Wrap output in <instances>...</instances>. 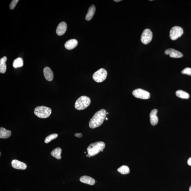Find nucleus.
<instances>
[{
    "mask_svg": "<svg viewBox=\"0 0 191 191\" xmlns=\"http://www.w3.org/2000/svg\"><path fill=\"white\" fill-rule=\"evenodd\" d=\"M107 112L105 109H102L97 111L90 120L89 127L91 129L97 128L102 124L105 120Z\"/></svg>",
    "mask_w": 191,
    "mask_h": 191,
    "instance_id": "1",
    "label": "nucleus"
},
{
    "mask_svg": "<svg viewBox=\"0 0 191 191\" xmlns=\"http://www.w3.org/2000/svg\"><path fill=\"white\" fill-rule=\"evenodd\" d=\"M105 147V143L103 141H97L91 143L87 148L88 154L90 157L94 156L103 150Z\"/></svg>",
    "mask_w": 191,
    "mask_h": 191,
    "instance_id": "2",
    "label": "nucleus"
},
{
    "mask_svg": "<svg viewBox=\"0 0 191 191\" xmlns=\"http://www.w3.org/2000/svg\"><path fill=\"white\" fill-rule=\"evenodd\" d=\"M52 112L50 108L46 106H38L34 109V113L35 116L40 118H46L50 116Z\"/></svg>",
    "mask_w": 191,
    "mask_h": 191,
    "instance_id": "3",
    "label": "nucleus"
},
{
    "mask_svg": "<svg viewBox=\"0 0 191 191\" xmlns=\"http://www.w3.org/2000/svg\"><path fill=\"white\" fill-rule=\"evenodd\" d=\"M91 103V100L89 97L85 95L80 97L76 101L75 107L78 110H83L87 108Z\"/></svg>",
    "mask_w": 191,
    "mask_h": 191,
    "instance_id": "4",
    "label": "nucleus"
},
{
    "mask_svg": "<svg viewBox=\"0 0 191 191\" xmlns=\"http://www.w3.org/2000/svg\"><path fill=\"white\" fill-rule=\"evenodd\" d=\"M107 75V71L104 69L101 68L93 74V79L95 82L101 83L105 80Z\"/></svg>",
    "mask_w": 191,
    "mask_h": 191,
    "instance_id": "5",
    "label": "nucleus"
},
{
    "mask_svg": "<svg viewBox=\"0 0 191 191\" xmlns=\"http://www.w3.org/2000/svg\"><path fill=\"white\" fill-rule=\"evenodd\" d=\"M183 33V28L179 26H174L169 32V37L171 40H175L181 37Z\"/></svg>",
    "mask_w": 191,
    "mask_h": 191,
    "instance_id": "6",
    "label": "nucleus"
},
{
    "mask_svg": "<svg viewBox=\"0 0 191 191\" xmlns=\"http://www.w3.org/2000/svg\"><path fill=\"white\" fill-rule=\"evenodd\" d=\"M132 94L136 98L146 100L150 98V93L146 90L137 88L133 91Z\"/></svg>",
    "mask_w": 191,
    "mask_h": 191,
    "instance_id": "7",
    "label": "nucleus"
},
{
    "mask_svg": "<svg viewBox=\"0 0 191 191\" xmlns=\"http://www.w3.org/2000/svg\"><path fill=\"white\" fill-rule=\"evenodd\" d=\"M153 33L149 29H146L143 31L141 37V41L143 44H147L151 41Z\"/></svg>",
    "mask_w": 191,
    "mask_h": 191,
    "instance_id": "8",
    "label": "nucleus"
},
{
    "mask_svg": "<svg viewBox=\"0 0 191 191\" xmlns=\"http://www.w3.org/2000/svg\"><path fill=\"white\" fill-rule=\"evenodd\" d=\"M164 53L166 55H169L172 58H179L182 57L183 54L181 52L174 49H169L165 50Z\"/></svg>",
    "mask_w": 191,
    "mask_h": 191,
    "instance_id": "9",
    "label": "nucleus"
},
{
    "mask_svg": "<svg viewBox=\"0 0 191 191\" xmlns=\"http://www.w3.org/2000/svg\"><path fill=\"white\" fill-rule=\"evenodd\" d=\"M67 29V24L66 23L62 22L58 24L56 30L57 34L59 36L63 35L66 31Z\"/></svg>",
    "mask_w": 191,
    "mask_h": 191,
    "instance_id": "10",
    "label": "nucleus"
},
{
    "mask_svg": "<svg viewBox=\"0 0 191 191\" xmlns=\"http://www.w3.org/2000/svg\"><path fill=\"white\" fill-rule=\"evenodd\" d=\"M43 73L45 78L48 81H51L54 78V73L52 70L49 67H45L44 69Z\"/></svg>",
    "mask_w": 191,
    "mask_h": 191,
    "instance_id": "11",
    "label": "nucleus"
},
{
    "mask_svg": "<svg viewBox=\"0 0 191 191\" xmlns=\"http://www.w3.org/2000/svg\"><path fill=\"white\" fill-rule=\"evenodd\" d=\"M11 164L12 167L17 169L24 170L26 169L27 168L26 164L17 160H12Z\"/></svg>",
    "mask_w": 191,
    "mask_h": 191,
    "instance_id": "12",
    "label": "nucleus"
},
{
    "mask_svg": "<svg viewBox=\"0 0 191 191\" xmlns=\"http://www.w3.org/2000/svg\"><path fill=\"white\" fill-rule=\"evenodd\" d=\"M157 109H154L150 113V122L152 125L155 126L158 123L159 119L157 116Z\"/></svg>",
    "mask_w": 191,
    "mask_h": 191,
    "instance_id": "13",
    "label": "nucleus"
},
{
    "mask_svg": "<svg viewBox=\"0 0 191 191\" xmlns=\"http://www.w3.org/2000/svg\"><path fill=\"white\" fill-rule=\"evenodd\" d=\"M78 42L75 39H72L65 42V48L71 50L75 48L78 45Z\"/></svg>",
    "mask_w": 191,
    "mask_h": 191,
    "instance_id": "14",
    "label": "nucleus"
},
{
    "mask_svg": "<svg viewBox=\"0 0 191 191\" xmlns=\"http://www.w3.org/2000/svg\"><path fill=\"white\" fill-rule=\"evenodd\" d=\"M80 180L82 183L88 184L90 185H93L95 183V181L93 178L91 177L86 176H84L81 177Z\"/></svg>",
    "mask_w": 191,
    "mask_h": 191,
    "instance_id": "15",
    "label": "nucleus"
},
{
    "mask_svg": "<svg viewBox=\"0 0 191 191\" xmlns=\"http://www.w3.org/2000/svg\"><path fill=\"white\" fill-rule=\"evenodd\" d=\"M11 132L10 131L7 130L3 127L0 128V138L6 139L11 136Z\"/></svg>",
    "mask_w": 191,
    "mask_h": 191,
    "instance_id": "16",
    "label": "nucleus"
},
{
    "mask_svg": "<svg viewBox=\"0 0 191 191\" xmlns=\"http://www.w3.org/2000/svg\"><path fill=\"white\" fill-rule=\"evenodd\" d=\"M95 8L94 5H92L88 9L87 14L86 16L85 19L87 21H90L93 18L94 15Z\"/></svg>",
    "mask_w": 191,
    "mask_h": 191,
    "instance_id": "17",
    "label": "nucleus"
},
{
    "mask_svg": "<svg viewBox=\"0 0 191 191\" xmlns=\"http://www.w3.org/2000/svg\"><path fill=\"white\" fill-rule=\"evenodd\" d=\"M7 57L4 56L0 60V72L2 74L5 73L6 71V62Z\"/></svg>",
    "mask_w": 191,
    "mask_h": 191,
    "instance_id": "18",
    "label": "nucleus"
},
{
    "mask_svg": "<svg viewBox=\"0 0 191 191\" xmlns=\"http://www.w3.org/2000/svg\"><path fill=\"white\" fill-rule=\"evenodd\" d=\"M62 149L61 148L58 147L55 149L51 152V155L57 159H61V154Z\"/></svg>",
    "mask_w": 191,
    "mask_h": 191,
    "instance_id": "19",
    "label": "nucleus"
},
{
    "mask_svg": "<svg viewBox=\"0 0 191 191\" xmlns=\"http://www.w3.org/2000/svg\"><path fill=\"white\" fill-rule=\"evenodd\" d=\"M176 94L179 98L183 99H188L190 97L189 94L182 90H178L176 92Z\"/></svg>",
    "mask_w": 191,
    "mask_h": 191,
    "instance_id": "20",
    "label": "nucleus"
},
{
    "mask_svg": "<svg viewBox=\"0 0 191 191\" xmlns=\"http://www.w3.org/2000/svg\"><path fill=\"white\" fill-rule=\"evenodd\" d=\"M118 172L122 174H129L130 172V170L128 166L123 165L121 166L118 169Z\"/></svg>",
    "mask_w": 191,
    "mask_h": 191,
    "instance_id": "21",
    "label": "nucleus"
},
{
    "mask_svg": "<svg viewBox=\"0 0 191 191\" xmlns=\"http://www.w3.org/2000/svg\"><path fill=\"white\" fill-rule=\"evenodd\" d=\"M24 63H23L22 59L21 58H18L14 61L13 66L15 68L22 67Z\"/></svg>",
    "mask_w": 191,
    "mask_h": 191,
    "instance_id": "22",
    "label": "nucleus"
},
{
    "mask_svg": "<svg viewBox=\"0 0 191 191\" xmlns=\"http://www.w3.org/2000/svg\"><path fill=\"white\" fill-rule=\"evenodd\" d=\"M58 135L56 134H50L47 136L45 140V142L48 143L50 142L52 140L56 139L58 137Z\"/></svg>",
    "mask_w": 191,
    "mask_h": 191,
    "instance_id": "23",
    "label": "nucleus"
},
{
    "mask_svg": "<svg viewBox=\"0 0 191 191\" xmlns=\"http://www.w3.org/2000/svg\"><path fill=\"white\" fill-rule=\"evenodd\" d=\"M182 74H187V75L191 76V68L187 67L182 70Z\"/></svg>",
    "mask_w": 191,
    "mask_h": 191,
    "instance_id": "24",
    "label": "nucleus"
},
{
    "mask_svg": "<svg viewBox=\"0 0 191 191\" xmlns=\"http://www.w3.org/2000/svg\"><path fill=\"white\" fill-rule=\"evenodd\" d=\"M19 1V0H13V1H12L10 5V9H14Z\"/></svg>",
    "mask_w": 191,
    "mask_h": 191,
    "instance_id": "25",
    "label": "nucleus"
},
{
    "mask_svg": "<svg viewBox=\"0 0 191 191\" xmlns=\"http://www.w3.org/2000/svg\"><path fill=\"white\" fill-rule=\"evenodd\" d=\"M75 137L78 138H81L82 137V134L81 133H77L75 134Z\"/></svg>",
    "mask_w": 191,
    "mask_h": 191,
    "instance_id": "26",
    "label": "nucleus"
},
{
    "mask_svg": "<svg viewBox=\"0 0 191 191\" xmlns=\"http://www.w3.org/2000/svg\"><path fill=\"white\" fill-rule=\"evenodd\" d=\"M187 164H188V165L191 166V157L188 159V160H187Z\"/></svg>",
    "mask_w": 191,
    "mask_h": 191,
    "instance_id": "27",
    "label": "nucleus"
},
{
    "mask_svg": "<svg viewBox=\"0 0 191 191\" xmlns=\"http://www.w3.org/2000/svg\"><path fill=\"white\" fill-rule=\"evenodd\" d=\"M114 1L116 2H119V1H121V0H119V1H118H118H116H116Z\"/></svg>",
    "mask_w": 191,
    "mask_h": 191,
    "instance_id": "28",
    "label": "nucleus"
},
{
    "mask_svg": "<svg viewBox=\"0 0 191 191\" xmlns=\"http://www.w3.org/2000/svg\"><path fill=\"white\" fill-rule=\"evenodd\" d=\"M189 191H191V186L190 187H189Z\"/></svg>",
    "mask_w": 191,
    "mask_h": 191,
    "instance_id": "29",
    "label": "nucleus"
},
{
    "mask_svg": "<svg viewBox=\"0 0 191 191\" xmlns=\"http://www.w3.org/2000/svg\"><path fill=\"white\" fill-rule=\"evenodd\" d=\"M106 120H108V118H105Z\"/></svg>",
    "mask_w": 191,
    "mask_h": 191,
    "instance_id": "30",
    "label": "nucleus"
},
{
    "mask_svg": "<svg viewBox=\"0 0 191 191\" xmlns=\"http://www.w3.org/2000/svg\"><path fill=\"white\" fill-rule=\"evenodd\" d=\"M107 114H108V113L107 112Z\"/></svg>",
    "mask_w": 191,
    "mask_h": 191,
    "instance_id": "31",
    "label": "nucleus"
}]
</instances>
